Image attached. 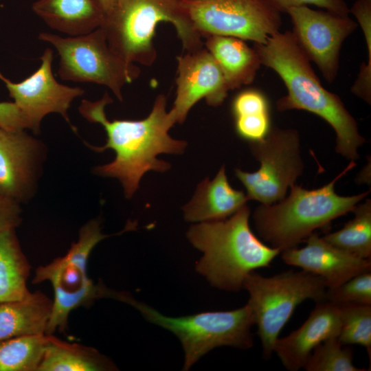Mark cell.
<instances>
[{"instance_id":"obj_21","label":"cell","mask_w":371,"mask_h":371,"mask_svg":"<svg viewBox=\"0 0 371 371\" xmlns=\"http://www.w3.org/2000/svg\"><path fill=\"white\" fill-rule=\"evenodd\" d=\"M116 365L95 348L48 335L38 371H113Z\"/></svg>"},{"instance_id":"obj_4","label":"cell","mask_w":371,"mask_h":371,"mask_svg":"<svg viewBox=\"0 0 371 371\" xmlns=\"http://www.w3.org/2000/svg\"><path fill=\"white\" fill-rule=\"evenodd\" d=\"M356 165L355 161H350L341 172L319 188L308 190L294 184L289 194L280 201L259 205L252 218L260 237L281 253L296 247L317 229L352 212L370 191L341 196L335 192V186Z\"/></svg>"},{"instance_id":"obj_29","label":"cell","mask_w":371,"mask_h":371,"mask_svg":"<svg viewBox=\"0 0 371 371\" xmlns=\"http://www.w3.org/2000/svg\"><path fill=\"white\" fill-rule=\"evenodd\" d=\"M325 300L334 304L371 305V271L357 275L336 287L327 288Z\"/></svg>"},{"instance_id":"obj_3","label":"cell","mask_w":371,"mask_h":371,"mask_svg":"<svg viewBox=\"0 0 371 371\" xmlns=\"http://www.w3.org/2000/svg\"><path fill=\"white\" fill-rule=\"evenodd\" d=\"M249 216L247 204L227 218L196 223L188 229L189 242L203 254L195 270L213 287L237 292L251 272L270 267L280 254L253 233Z\"/></svg>"},{"instance_id":"obj_1","label":"cell","mask_w":371,"mask_h":371,"mask_svg":"<svg viewBox=\"0 0 371 371\" xmlns=\"http://www.w3.org/2000/svg\"><path fill=\"white\" fill-rule=\"evenodd\" d=\"M112 102L108 93H105L97 101L82 100L79 111L90 122L102 126L106 133L105 145L89 146L97 152L111 148L115 153L113 161L95 169L96 174L117 179L125 196L131 198L146 172H164L170 168V163L158 159V155L182 154L187 142L174 139L168 133L176 123L166 111L167 100L164 94L157 96L149 115L140 120L110 121L104 109Z\"/></svg>"},{"instance_id":"obj_15","label":"cell","mask_w":371,"mask_h":371,"mask_svg":"<svg viewBox=\"0 0 371 371\" xmlns=\"http://www.w3.org/2000/svg\"><path fill=\"white\" fill-rule=\"evenodd\" d=\"M340 327L338 305L326 300L317 302L300 328L276 339L273 352L286 369L297 371L303 368L316 346L326 339L338 337Z\"/></svg>"},{"instance_id":"obj_27","label":"cell","mask_w":371,"mask_h":371,"mask_svg":"<svg viewBox=\"0 0 371 371\" xmlns=\"http://www.w3.org/2000/svg\"><path fill=\"white\" fill-rule=\"evenodd\" d=\"M362 29L368 49V62L362 63L351 92L367 104L371 103V0H357L349 8Z\"/></svg>"},{"instance_id":"obj_35","label":"cell","mask_w":371,"mask_h":371,"mask_svg":"<svg viewBox=\"0 0 371 371\" xmlns=\"http://www.w3.org/2000/svg\"><path fill=\"white\" fill-rule=\"evenodd\" d=\"M115 1V0H100L106 12V14L111 10L114 5Z\"/></svg>"},{"instance_id":"obj_5","label":"cell","mask_w":371,"mask_h":371,"mask_svg":"<svg viewBox=\"0 0 371 371\" xmlns=\"http://www.w3.org/2000/svg\"><path fill=\"white\" fill-rule=\"evenodd\" d=\"M182 0H115L100 27L113 50L131 63L152 65L157 58V25L170 23L186 52L204 47L181 5Z\"/></svg>"},{"instance_id":"obj_2","label":"cell","mask_w":371,"mask_h":371,"mask_svg":"<svg viewBox=\"0 0 371 371\" xmlns=\"http://www.w3.org/2000/svg\"><path fill=\"white\" fill-rule=\"evenodd\" d=\"M261 65L282 78L287 94L278 100L280 111L297 109L315 114L333 128L335 151L350 161L359 159L358 149L366 140L357 121L339 95L326 89L292 31H280L264 43H254Z\"/></svg>"},{"instance_id":"obj_12","label":"cell","mask_w":371,"mask_h":371,"mask_svg":"<svg viewBox=\"0 0 371 371\" xmlns=\"http://www.w3.org/2000/svg\"><path fill=\"white\" fill-rule=\"evenodd\" d=\"M53 52L46 48L40 57L41 65L32 75L13 82L0 72L10 96L26 117L30 128L39 131L43 118L47 114H60L70 123L68 109L72 101L84 94V89L59 83L52 73Z\"/></svg>"},{"instance_id":"obj_19","label":"cell","mask_w":371,"mask_h":371,"mask_svg":"<svg viewBox=\"0 0 371 371\" xmlns=\"http://www.w3.org/2000/svg\"><path fill=\"white\" fill-rule=\"evenodd\" d=\"M245 41L232 36L205 37L204 47L219 65L230 90L253 82L262 65L255 49Z\"/></svg>"},{"instance_id":"obj_11","label":"cell","mask_w":371,"mask_h":371,"mask_svg":"<svg viewBox=\"0 0 371 371\" xmlns=\"http://www.w3.org/2000/svg\"><path fill=\"white\" fill-rule=\"evenodd\" d=\"M286 12L293 23L292 32L308 58L317 65L328 82H334L343 43L358 23L349 15L315 10L306 5L290 8Z\"/></svg>"},{"instance_id":"obj_6","label":"cell","mask_w":371,"mask_h":371,"mask_svg":"<svg viewBox=\"0 0 371 371\" xmlns=\"http://www.w3.org/2000/svg\"><path fill=\"white\" fill-rule=\"evenodd\" d=\"M108 296L133 306L148 322L176 335L184 352L183 370H190L201 357L215 348L249 349L254 346L251 329L255 320L248 303L232 311L170 317L135 300L127 292L110 289Z\"/></svg>"},{"instance_id":"obj_34","label":"cell","mask_w":371,"mask_h":371,"mask_svg":"<svg viewBox=\"0 0 371 371\" xmlns=\"http://www.w3.org/2000/svg\"><path fill=\"white\" fill-rule=\"evenodd\" d=\"M21 221L17 201L0 195V232L15 229Z\"/></svg>"},{"instance_id":"obj_16","label":"cell","mask_w":371,"mask_h":371,"mask_svg":"<svg viewBox=\"0 0 371 371\" xmlns=\"http://www.w3.org/2000/svg\"><path fill=\"white\" fill-rule=\"evenodd\" d=\"M23 131L0 128V195L17 202L29 188L36 147Z\"/></svg>"},{"instance_id":"obj_26","label":"cell","mask_w":371,"mask_h":371,"mask_svg":"<svg viewBox=\"0 0 371 371\" xmlns=\"http://www.w3.org/2000/svg\"><path fill=\"white\" fill-rule=\"evenodd\" d=\"M337 337H332L316 346L303 368L306 371H364L353 364L351 348L343 347Z\"/></svg>"},{"instance_id":"obj_24","label":"cell","mask_w":371,"mask_h":371,"mask_svg":"<svg viewBox=\"0 0 371 371\" xmlns=\"http://www.w3.org/2000/svg\"><path fill=\"white\" fill-rule=\"evenodd\" d=\"M47 339L43 334L0 341V371H38Z\"/></svg>"},{"instance_id":"obj_8","label":"cell","mask_w":371,"mask_h":371,"mask_svg":"<svg viewBox=\"0 0 371 371\" xmlns=\"http://www.w3.org/2000/svg\"><path fill=\"white\" fill-rule=\"evenodd\" d=\"M38 38L56 49L60 57L58 74L61 79L106 86L120 101L124 86L140 74L136 64L127 62L113 50L101 27L76 36L41 32Z\"/></svg>"},{"instance_id":"obj_22","label":"cell","mask_w":371,"mask_h":371,"mask_svg":"<svg viewBox=\"0 0 371 371\" xmlns=\"http://www.w3.org/2000/svg\"><path fill=\"white\" fill-rule=\"evenodd\" d=\"M31 266L21 248L15 229L0 232V302L23 300Z\"/></svg>"},{"instance_id":"obj_17","label":"cell","mask_w":371,"mask_h":371,"mask_svg":"<svg viewBox=\"0 0 371 371\" xmlns=\"http://www.w3.org/2000/svg\"><path fill=\"white\" fill-rule=\"evenodd\" d=\"M248 201L244 192L231 186L223 165L213 179L206 178L198 184L192 198L182 210L188 222L218 221L236 213Z\"/></svg>"},{"instance_id":"obj_9","label":"cell","mask_w":371,"mask_h":371,"mask_svg":"<svg viewBox=\"0 0 371 371\" xmlns=\"http://www.w3.org/2000/svg\"><path fill=\"white\" fill-rule=\"evenodd\" d=\"M248 144L251 155L260 162V168L253 172L234 170L246 189L248 199L265 205L280 201L304 169L298 131L271 128L262 139Z\"/></svg>"},{"instance_id":"obj_7","label":"cell","mask_w":371,"mask_h":371,"mask_svg":"<svg viewBox=\"0 0 371 371\" xmlns=\"http://www.w3.org/2000/svg\"><path fill=\"white\" fill-rule=\"evenodd\" d=\"M249 304L261 340L262 357L269 359L279 334L295 308L306 300L325 301L327 289L319 276L302 270L265 277L254 271L245 278Z\"/></svg>"},{"instance_id":"obj_14","label":"cell","mask_w":371,"mask_h":371,"mask_svg":"<svg viewBox=\"0 0 371 371\" xmlns=\"http://www.w3.org/2000/svg\"><path fill=\"white\" fill-rule=\"evenodd\" d=\"M300 249L282 251L281 257L289 265L321 277L327 288L341 285L352 277L371 271V259L362 258L328 243L313 233Z\"/></svg>"},{"instance_id":"obj_10","label":"cell","mask_w":371,"mask_h":371,"mask_svg":"<svg viewBox=\"0 0 371 371\" xmlns=\"http://www.w3.org/2000/svg\"><path fill=\"white\" fill-rule=\"evenodd\" d=\"M181 5L202 38L217 35L264 43L282 23L281 12L267 0H182Z\"/></svg>"},{"instance_id":"obj_20","label":"cell","mask_w":371,"mask_h":371,"mask_svg":"<svg viewBox=\"0 0 371 371\" xmlns=\"http://www.w3.org/2000/svg\"><path fill=\"white\" fill-rule=\"evenodd\" d=\"M52 308V300L39 291L21 300L0 302V341L45 334Z\"/></svg>"},{"instance_id":"obj_28","label":"cell","mask_w":371,"mask_h":371,"mask_svg":"<svg viewBox=\"0 0 371 371\" xmlns=\"http://www.w3.org/2000/svg\"><path fill=\"white\" fill-rule=\"evenodd\" d=\"M109 236L102 233L99 220H91L80 229L78 240L71 245L67 253L54 261L59 265L87 270V261L93 249Z\"/></svg>"},{"instance_id":"obj_31","label":"cell","mask_w":371,"mask_h":371,"mask_svg":"<svg viewBox=\"0 0 371 371\" xmlns=\"http://www.w3.org/2000/svg\"><path fill=\"white\" fill-rule=\"evenodd\" d=\"M232 110L234 117L269 113L266 98L262 93L254 89L246 90L238 93L232 102Z\"/></svg>"},{"instance_id":"obj_13","label":"cell","mask_w":371,"mask_h":371,"mask_svg":"<svg viewBox=\"0 0 371 371\" xmlns=\"http://www.w3.org/2000/svg\"><path fill=\"white\" fill-rule=\"evenodd\" d=\"M177 60L176 98L169 113L176 124H182L200 100L218 106L230 88L219 65L205 47L179 56Z\"/></svg>"},{"instance_id":"obj_18","label":"cell","mask_w":371,"mask_h":371,"mask_svg":"<svg viewBox=\"0 0 371 371\" xmlns=\"http://www.w3.org/2000/svg\"><path fill=\"white\" fill-rule=\"evenodd\" d=\"M32 8L49 27L69 36L100 27L106 16L100 0H37Z\"/></svg>"},{"instance_id":"obj_33","label":"cell","mask_w":371,"mask_h":371,"mask_svg":"<svg viewBox=\"0 0 371 371\" xmlns=\"http://www.w3.org/2000/svg\"><path fill=\"white\" fill-rule=\"evenodd\" d=\"M0 128L8 131H23L30 128L28 122L13 102H0Z\"/></svg>"},{"instance_id":"obj_23","label":"cell","mask_w":371,"mask_h":371,"mask_svg":"<svg viewBox=\"0 0 371 371\" xmlns=\"http://www.w3.org/2000/svg\"><path fill=\"white\" fill-rule=\"evenodd\" d=\"M352 219L338 231L322 236L323 239L350 254L362 258H371V200L355 205Z\"/></svg>"},{"instance_id":"obj_25","label":"cell","mask_w":371,"mask_h":371,"mask_svg":"<svg viewBox=\"0 0 371 371\" xmlns=\"http://www.w3.org/2000/svg\"><path fill=\"white\" fill-rule=\"evenodd\" d=\"M339 306L341 327L337 339L342 345L359 344L365 347L370 358L371 305L336 304Z\"/></svg>"},{"instance_id":"obj_32","label":"cell","mask_w":371,"mask_h":371,"mask_svg":"<svg viewBox=\"0 0 371 371\" xmlns=\"http://www.w3.org/2000/svg\"><path fill=\"white\" fill-rule=\"evenodd\" d=\"M281 13L293 7L314 5L342 16H348L349 8L344 0H267Z\"/></svg>"},{"instance_id":"obj_30","label":"cell","mask_w":371,"mask_h":371,"mask_svg":"<svg viewBox=\"0 0 371 371\" xmlns=\"http://www.w3.org/2000/svg\"><path fill=\"white\" fill-rule=\"evenodd\" d=\"M235 128L238 135L247 142L260 141L271 128L269 113L236 117Z\"/></svg>"}]
</instances>
